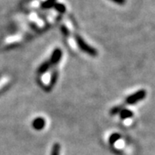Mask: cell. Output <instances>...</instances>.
Masks as SVG:
<instances>
[{
	"instance_id": "3",
	"label": "cell",
	"mask_w": 155,
	"mask_h": 155,
	"mask_svg": "<svg viewBox=\"0 0 155 155\" xmlns=\"http://www.w3.org/2000/svg\"><path fill=\"white\" fill-rule=\"evenodd\" d=\"M61 56H62V51H61L60 48H56V49H54V51L53 52L52 56H51V58H50L49 60L51 66L56 65L61 59Z\"/></svg>"
},
{
	"instance_id": "9",
	"label": "cell",
	"mask_w": 155,
	"mask_h": 155,
	"mask_svg": "<svg viewBox=\"0 0 155 155\" xmlns=\"http://www.w3.org/2000/svg\"><path fill=\"white\" fill-rule=\"evenodd\" d=\"M54 8L59 13H61V14H62V13H65L66 11H67L66 6L64 5L63 4H55L54 6Z\"/></svg>"
},
{
	"instance_id": "4",
	"label": "cell",
	"mask_w": 155,
	"mask_h": 155,
	"mask_svg": "<svg viewBox=\"0 0 155 155\" xmlns=\"http://www.w3.org/2000/svg\"><path fill=\"white\" fill-rule=\"evenodd\" d=\"M32 124H33V127L35 129H36V130H41L45 127V125H46V121H45L42 117H38V118H36V119L34 120Z\"/></svg>"
},
{
	"instance_id": "10",
	"label": "cell",
	"mask_w": 155,
	"mask_h": 155,
	"mask_svg": "<svg viewBox=\"0 0 155 155\" xmlns=\"http://www.w3.org/2000/svg\"><path fill=\"white\" fill-rule=\"evenodd\" d=\"M60 152H61V146L58 143H55L53 146L51 155H60Z\"/></svg>"
},
{
	"instance_id": "14",
	"label": "cell",
	"mask_w": 155,
	"mask_h": 155,
	"mask_svg": "<svg viewBox=\"0 0 155 155\" xmlns=\"http://www.w3.org/2000/svg\"><path fill=\"white\" fill-rule=\"evenodd\" d=\"M110 1L116 3V4H118V5H123L125 3V0H110Z\"/></svg>"
},
{
	"instance_id": "13",
	"label": "cell",
	"mask_w": 155,
	"mask_h": 155,
	"mask_svg": "<svg viewBox=\"0 0 155 155\" xmlns=\"http://www.w3.org/2000/svg\"><path fill=\"white\" fill-rule=\"evenodd\" d=\"M61 31L63 32V34H64V35H68V30H67V28H66V27H64V26H62L61 27Z\"/></svg>"
},
{
	"instance_id": "11",
	"label": "cell",
	"mask_w": 155,
	"mask_h": 155,
	"mask_svg": "<svg viewBox=\"0 0 155 155\" xmlns=\"http://www.w3.org/2000/svg\"><path fill=\"white\" fill-rule=\"evenodd\" d=\"M120 138H121V136L118 134H114L111 135L110 138V144H114L116 140H118Z\"/></svg>"
},
{
	"instance_id": "6",
	"label": "cell",
	"mask_w": 155,
	"mask_h": 155,
	"mask_svg": "<svg viewBox=\"0 0 155 155\" xmlns=\"http://www.w3.org/2000/svg\"><path fill=\"white\" fill-rule=\"evenodd\" d=\"M57 80H58V72H57V71H54V72H53V74H52V77H51V79H50L49 85H48V90H51V88H53L54 85L56 82H57Z\"/></svg>"
},
{
	"instance_id": "7",
	"label": "cell",
	"mask_w": 155,
	"mask_h": 155,
	"mask_svg": "<svg viewBox=\"0 0 155 155\" xmlns=\"http://www.w3.org/2000/svg\"><path fill=\"white\" fill-rule=\"evenodd\" d=\"M56 4V0H46L41 4V8L42 9H50L54 7Z\"/></svg>"
},
{
	"instance_id": "1",
	"label": "cell",
	"mask_w": 155,
	"mask_h": 155,
	"mask_svg": "<svg viewBox=\"0 0 155 155\" xmlns=\"http://www.w3.org/2000/svg\"><path fill=\"white\" fill-rule=\"evenodd\" d=\"M75 39H76V42H77L78 46L79 47V48L84 51V53L88 54L89 55L92 56V57H96L97 55V51L94 48H92L89 44H87L81 36L76 35Z\"/></svg>"
},
{
	"instance_id": "12",
	"label": "cell",
	"mask_w": 155,
	"mask_h": 155,
	"mask_svg": "<svg viewBox=\"0 0 155 155\" xmlns=\"http://www.w3.org/2000/svg\"><path fill=\"white\" fill-rule=\"evenodd\" d=\"M122 110V108L121 107H115L111 110L110 113L111 115H116L117 113H120V111Z\"/></svg>"
},
{
	"instance_id": "5",
	"label": "cell",
	"mask_w": 155,
	"mask_h": 155,
	"mask_svg": "<svg viewBox=\"0 0 155 155\" xmlns=\"http://www.w3.org/2000/svg\"><path fill=\"white\" fill-rule=\"evenodd\" d=\"M51 67V64H50L49 61H47L43 62L38 68V72L40 74H43L46 72H48V69Z\"/></svg>"
},
{
	"instance_id": "8",
	"label": "cell",
	"mask_w": 155,
	"mask_h": 155,
	"mask_svg": "<svg viewBox=\"0 0 155 155\" xmlns=\"http://www.w3.org/2000/svg\"><path fill=\"white\" fill-rule=\"evenodd\" d=\"M120 116L122 117V119H127V118L132 117L133 113L128 110H122L120 111Z\"/></svg>"
},
{
	"instance_id": "2",
	"label": "cell",
	"mask_w": 155,
	"mask_h": 155,
	"mask_svg": "<svg viewBox=\"0 0 155 155\" xmlns=\"http://www.w3.org/2000/svg\"><path fill=\"white\" fill-rule=\"evenodd\" d=\"M146 91L144 90H140V91H138L137 92L134 93L131 96H129L126 99V104H134L136 103H138L139 101H141L145 98L146 97Z\"/></svg>"
}]
</instances>
